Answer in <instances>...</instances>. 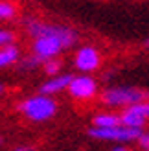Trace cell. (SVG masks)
Masks as SVG:
<instances>
[{"mask_svg":"<svg viewBox=\"0 0 149 151\" xmlns=\"http://www.w3.org/2000/svg\"><path fill=\"white\" fill-rule=\"evenodd\" d=\"M24 32L32 41V55L41 63L59 57L63 52L76 46L79 41V35L74 28L46 22L37 17H28L24 20Z\"/></svg>","mask_w":149,"mask_h":151,"instance_id":"obj_1","label":"cell"},{"mask_svg":"<svg viewBox=\"0 0 149 151\" xmlns=\"http://www.w3.org/2000/svg\"><path fill=\"white\" fill-rule=\"evenodd\" d=\"M100 100L109 109H125L133 103L149 100V90L135 85H114L103 90L100 94Z\"/></svg>","mask_w":149,"mask_h":151,"instance_id":"obj_2","label":"cell"},{"mask_svg":"<svg viewBox=\"0 0 149 151\" xmlns=\"http://www.w3.org/2000/svg\"><path fill=\"white\" fill-rule=\"evenodd\" d=\"M19 111L26 120H29V122L42 124V122H48V120H52L55 116L57 101L54 100V96L39 92V94L24 98V100L19 103Z\"/></svg>","mask_w":149,"mask_h":151,"instance_id":"obj_3","label":"cell"},{"mask_svg":"<svg viewBox=\"0 0 149 151\" xmlns=\"http://www.w3.org/2000/svg\"><path fill=\"white\" fill-rule=\"evenodd\" d=\"M142 133V129L136 127H129L125 124H118L112 127H90L88 129V137L94 140L101 142H112V144H129L138 138V134Z\"/></svg>","mask_w":149,"mask_h":151,"instance_id":"obj_4","label":"cell"},{"mask_svg":"<svg viewBox=\"0 0 149 151\" xmlns=\"http://www.w3.org/2000/svg\"><path fill=\"white\" fill-rule=\"evenodd\" d=\"M66 92L70 94L72 100L87 103V101H92L100 94V85L90 74H79V76H72L70 78Z\"/></svg>","mask_w":149,"mask_h":151,"instance_id":"obj_5","label":"cell"},{"mask_svg":"<svg viewBox=\"0 0 149 151\" xmlns=\"http://www.w3.org/2000/svg\"><path fill=\"white\" fill-rule=\"evenodd\" d=\"M103 63V55L101 52L92 46V44H83L76 50L74 54V66L81 72V74H92L101 66Z\"/></svg>","mask_w":149,"mask_h":151,"instance_id":"obj_6","label":"cell"},{"mask_svg":"<svg viewBox=\"0 0 149 151\" xmlns=\"http://www.w3.org/2000/svg\"><path fill=\"white\" fill-rule=\"evenodd\" d=\"M122 124L129 127H136V129H144V125L149 122V100L133 103L129 107L122 109L120 112Z\"/></svg>","mask_w":149,"mask_h":151,"instance_id":"obj_7","label":"cell"},{"mask_svg":"<svg viewBox=\"0 0 149 151\" xmlns=\"http://www.w3.org/2000/svg\"><path fill=\"white\" fill-rule=\"evenodd\" d=\"M70 78H72V74H63V72H59L55 76H50V78L41 85L39 92L41 94H48V96H55L59 92H66V87H68Z\"/></svg>","mask_w":149,"mask_h":151,"instance_id":"obj_8","label":"cell"},{"mask_svg":"<svg viewBox=\"0 0 149 151\" xmlns=\"http://www.w3.org/2000/svg\"><path fill=\"white\" fill-rule=\"evenodd\" d=\"M20 59V48L15 44H7V46L0 48V70L2 68H9V66L17 65Z\"/></svg>","mask_w":149,"mask_h":151,"instance_id":"obj_9","label":"cell"},{"mask_svg":"<svg viewBox=\"0 0 149 151\" xmlns=\"http://www.w3.org/2000/svg\"><path fill=\"white\" fill-rule=\"evenodd\" d=\"M122 124L120 120V114L114 111H101L98 114L92 116V125L94 127H112V125H118Z\"/></svg>","mask_w":149,"mask_h":151,"instance_id":"obj_10","label":"cell"},{"mask_svg":"<svg viewBox=\"0 0 149 151\" xmlns=\"http://www.w3.org/2000/svg\"><path fill=\"white\" fill-rule=\"evenodd\" d=\"M19 17V6L13 0H0V24Z\"/></svg>","mask_w":149,"mask_h":151,"instance_id":"obj_11","label":"cell"},{"mask_svg":"<svg viewBox=\"0 0 149 151\" xmlns=\"http://www.w3.org/2000/svg\"><path fill=\"white\" fill-rule=\"evenodd\" d=\"M17 42V33L7 26H0V48Z\"/></svg>","mask_w":149,"mask_h":151,"instance_id":"obj_12","label":"cell"},{"mask_svg":"<svg viewBox=\"0 0 149 151\" xmlns=\"http://www.w3.org/2000/svg\"><path fill=\"white\" fill-rule=\"evenodd\" d=\"M42 68H44V74H46V76H55V74L61 72L63 63L59 61V57H55V59H48V61L42 63Z\"/></svg>","mask_w":149,"mask_h":151,"instance_id":"obj_13","label":"cell"},{"mask_svg":"<svg viewBox=\"0 0 149 151\" xmlns=\"http://www.w3.org/2000/svg\"><path fill=\"white\" fill-rule=\"evenodd\" d=\"M136 144H138V149L140 151H149V131H144L138 134V138L135 140Z\"/></svg>","mask_w":149,"mask_h":151,"instance_id":"obj_14","label":"cell"},{"mask_svg":"<svg viewBox=\"0 0 149 151\" xmlns=\"http://www.w3.org/2000/svg\"><path fill=\"white\" fill-rule=\"evenodd\" d=\"M110 151H133L127 144H114V147L110 149Z\"/></svg>","mask_w":149,"mask_h":151,"instance_id":"obj_15","label":"cell"},{"mask_svg":"<svg viewBox=\"0 0 149 151\" xmlns=\"http://www.w3.org/2000/svg\"><path fill=\"white\" fill-rule=\"evenodd\" d=\"M13 151H37L33 146H28V144H22V146H17Z\"/></svg>","mask_w":149,"mask_h":151,"instance_id":"obj_16","label":"cell"},{"mask_svg":"<svg viewBox=\"0 0 149 151\" xmlns=\"http://www.w3.org/2000/svg\"><path fill=\"white\" fill-rule=\"evenodd\" d=\"M6 90H7V85L4 81H0V96H4L6 94Z\"/></svg>","mask_w":149,"mask_h":151,"instance_id":"obj_17","label":"cell"},{"mask_svg":"<svg viewBox=\"0 0 149 151\" xmlns=\"http://www.w3.org/2000/svg\"><path fill=\"white\" fill-rule=\"evenodd\" d=\"M145 46H147V48H149V39H147V41H145Z\"/></svg>","mask_w":149,"mask_h":151,"instance_id":"obj_18","label":"cell"}]
</instances>
